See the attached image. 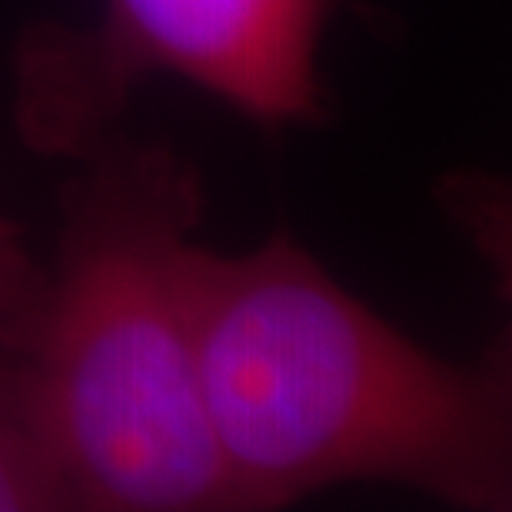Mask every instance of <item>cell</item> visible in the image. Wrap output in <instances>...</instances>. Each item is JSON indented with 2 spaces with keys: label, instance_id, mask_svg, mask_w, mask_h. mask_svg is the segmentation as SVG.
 I'll return each mask as SVG.
<instances>
[{
  "label": "cell",
  "instance_id": "1",
  "mask_svg": "<svg viewBox=\"0 0 512 512\" xmlns=\"http://www.w3.org/2000/svg\"><path fill=\"white\" fill-rule=\"evenodd\" d=\"M193 320L233 509L366 479L456 509L512 506L506 346L439 360L283 233L240 256L197 243Z\"/></svg>",
  "mask_w": 512,
  "mask_h": 512
},
{
  "label": "cell",
  "instance_id": "2",
  "mask_svg": "<svg viewBox=\"0 0 512 512\" xmlns=\"http://www.w3.org/2000/svg\"><path fill=\"white\" fill-rule=\"evenodd\" d=\"M80 160L57 260L0 386L80 509H233L193 320L200 173L177 150L117 133Z\"/></svg>",
  "mask_w": 512,
  "mask_h": 512
},
{
  "label": "cell",
  "instance_id": "3",
  "mask_svg": "<svg viewBox=\"0 0 512 512\" xmlns=\"http://www.w3.org/2000/svg\"><path fill=\"white\" fill-rule=\"evenodd\" d=\"M333 0H104L94 27L40 24L14 50L17 133L87 157L153 74L207 90L270 130L320 124V37Z\"/></svg>",
  "mask_w": 512,
  "mask_h": 512
},
{
  "label": "cell",
  "instance_id": "4",
  "mask_svg": "<svg viewBox=\"0 0 512 512\" xmlns=\"http://www.w3.org/2000/svg\"><path fill=\"white\" fill-rule=\"evenodd\" d=\"M60 509H80L74 486L50 446L0 386V512Z\"/></svg>",
  "mask_w": 512,
  "mask_h": 512
},
{
  "label": "cell",
  "instance_id": "5",
  "mask_svg": "<svg viewBox=\"0 0 512 512\" xmlns=\"http://www.w3.org/2000/svg\"><path fill=\"white\" fill-rule=\"evenodd\" d=\"M40 286H44V270L30 256L24 233L0 217V353L4 360L27 330Z\"/></svg>",
  "mask_w": 512,
  "mask_h": 512
},
{
  "label": "cell",
  "instance_id": "6",
  "mask_svg": "<svg viewBox=\"0 0 512 512\" xmlns=\"http://www.w3.org/2000/svg\"><path fill=\"white\" fill-rule=\"evenodd\" d=\"M0 363H4V353H0Z\"/></svg>",
  "mask_w": 512,
  "mask_h": 512
}]
</instances>
